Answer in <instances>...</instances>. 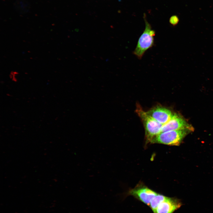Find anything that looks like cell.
I'll return each mask as SVG.
<instances>
[{
  "mask_svg": "<svg viewBox=\"0 0 213 213\" xmlns=\"http://www.w3.org/2000/svg\"><path fill=\"white\" fill-rule=\"evenodd\" d=\"M143 124L146 143L151 142L153 139L161 133L163 125L155 120L137 104L135 110Z\"/></svg>",
  "mask_w": 213,
  "mask_h": 213,
  "instance_id": "cell-1",
  "label": "cell"
},
{
  "mask_svg": "<svg viewBox=\"0 0 213 213\" xmlns=\"http://www.w3.org/2000/svg\"><path fill=\"white\" fill-rule=\"evenodd\" d=\"M192 130L186 129L161 132L153 139L151 143L178 146L185 136Z\"/></svg>",
  "mask_w": 213,
  "mask_h": 213,
  "instance_id": "cell-2",
  "label": "cell"
},
{
  "mask_svg": "<svg viewBox=\"0 0 213 213\" xmlns=\"http://www.w3.org/2000/svg\"><path fill=\"white\" fill-rule=\"evenodd\" d=\"M143 18L145 24V29L139 37L136 47L133 52L139 59H141L145 52L154 45V36H151L149 33L150 31L152 29L151 26L146 19L145 14H144Z\"/></svg>",
  "mask_w": 213,
  "mask_h": 213,
  "instance_id": "cell-3",
  "label": "cell"
},
{
  "mask_svg": "<svg viewBox=\"0 0 213 213\" xmlns=\"http://www.w3.org/2000/svg\"><path fill=\"white\" fill-rule=\"evenodd\" d=\"M157 194L144 185L139 184L134 188L129 190L127 194L133 196L149 206L152 199Z\"/></svg>",
  "mask_w": 213,
  "mask_h": 213,
  "instance_id": "cell-4",
  "label": "cell"
},
{
  "mask_svg": "<svg viewBox=\"0 0 213 213\" xmlns=\"http://www.w3.org/2000/svg\"><path fill=\"white\" fill-rule=\"evenodd\" d=\"M186 129L192 130V128L179 114L173 113L169 120L163 125L161 132Z\"/></svg>",
  "mask_w": 213,
  "mask_h": 213,
  "instance_id": "cell-5",
  "label": "cell"
},
{
  "mask_svg": "<svg viewBox=\"0 0 213 213\" xmlns=\"http://www.w3.org/2000/svg\"><path fill=\"white\" fill-rule=\"evenodd\" d=\"M146 112L151 117L163 125L169 120L173 114L170 109L159 106H154Z\"/></svg>",
  "mask_w": 213,
  "mask_h": 213,
  "instance_id": "cell-6",
  "label": "cell"
},
{
  "mask_svg": "<svg viewBox=\"0 0 213 213\" xmlns=\"http://www.w3.org/2000/svg\"><path fill=\"white\" fill-rule=\"evenodd\" d=\"M182 203L178 199L167 197L158 206L154 213H173L179 208Z\"/></svg>",
  "mask_w": 213,
  "mask_h": 213,
  "instance_id": "cell-7",
  "label": "cell"
},
{
  "mask_svg": "<svg viewBox=\"0 0 213 213\" xmlns=\"http://www.w3.org/2000/svg\"><path fill=\"white\" fill-rule=\"evenodd\" d=\"M167 197L164 195L157 193L152 199L149 206L153 212L158 205L165 200Z\"/></svg>",
  "mask_w": 213,
  "mask_h": 213,
  "instance_id": "cell-8",
  "label": "cell"
},
{
  "mask_svg": "<svg viewBox=\"0 0 213 213\" xmlns=\"http://www.w3.org/2000/svg\"><path fill=\"white\" fill-rule=\"evenodd\" d=\"M179 22V19L176 15L171 16L169 19V22L173 26L176 25Z\"/></svg>",
  "mask_w": 213,
  "mask_h": 213,
  "instance_id": "cell-9",
  "label": "cell"
},
{
  "mask_svg": "<svg viewBox=\"0 0 213 213\" xmlns=\"http://www.w3.org/2000/svg\"><path fill=\"white\" fill-rule=\"evenodd\" d=\"M18 73L16 71H12L9 75L10 78L14 82H16L17 81V79L16 78V76H17Z\"/></svg>",
  "mask_w": 213,
  "mask_h": 213,
  "instance_id": "cell-10",
  "label": "cell"
}]
</instances>
